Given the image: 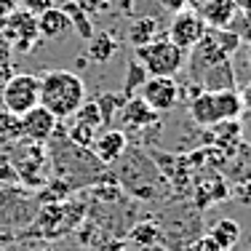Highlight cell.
Listing matches in <instances>:
<instances>
[{
    "mask_svg": "<svg viewBox=\"0 0 251 251\" xmlns=\"http://www.w3.org/2000/svg\"><path fill=\"white\" fill-rule=\"evenodd\" d=\"M94 251H128V243L118 235H104L97 246H94Z\"/></svg>",
    "mask_w": 251,
    "mask_h": 251,
    "instance_id": "obj_28",
    "label": "cell"
},
{
    "mask_svg": "<svg viewBox=\"0 0 251 251\" xmlns=\"http://www.w3.org/2000/svg\"><path fill=\"white\" fill-rule=\"evenodd\" d=\"M59 128V121L51 115L46 107H32L29 112L19 118V136L22 142H32V145H46Z\"/></svg>",
    "mask_w": 251,
    "mask_h": 251,
    "instance_id": "obj_8",
    "label": "cell"
},
{
    "mask_svg": "<svg viewBox=\"0 0 251 251\" xmlns=\"http://www.w3.org/2000/svg\"><path fill=\"white\" fill-rule=\"evenodd\" d=\"M243 251H251V241H249V246H246V249H243Z\"/></svg>",
    "mask_w": 251,
    "mask_h": 251,
    "instance_id": "obj_40",
    "label": "cell"
},
{
    "mask_svg": "<svg viewBox=\"0 0 251 251\" xmlns=\"http://www.w3.org/2000/svg\"><path fill=\"white\" fill-rule=\"evenodd\" d=\"M208 35L214 38V43L219 46V51L232 56L238 49H241V35L235 29H208Z\"/></svg>",
    "mask_w": 251,
    "mask_h": 251,
    "instance_id": "obj_23",
    "label": "cell"
},
{
    "mask_svg": "<svg viewBox=\"0 0 251 251\" xmlns=\"http://www.w3.org/2000/svg\"><path fill=\"white\" fill-rule=\"evenodd\" d=\"M73 123H80V126L94 128L99 134L101 126H104V121H101V112H99V104H97V101H83V104L73 112Z\"/></svg>",
    "mask_w": 251,
    "mask_h": 251,
    "instance_id": "obj_22",
    "label": "cell"
},
{
    "mask_svg": "<svg viewBox=\"0 0 251 251\" xmlns=\"http://www.w3.org/2000/svg\"><path fill=\"white\" fill-rule=\"evenodd\" d=\"M70 19H67V14H64L62 8H49V11H43V14H38V35L40 38H46V40H59L62 35H67L70 32Z\"/></svg>",
    "mask_w": 251,
    "mask_h": 251,
    "instance_id": "obj_14",
    "label": "cell"
},
{
    "mask_svg": "<svg viewBox=\"0 0 251 251\" xmlns=\"http://www.w3.org/2000/svg\"><path fill=\"white\" fill-rule=\"evenodd\" d=\"M118 163L121 169L115 174V182L121 184V190H128L145 203H155L166 195L169 182L160 174V166H155L152 155L145 150H126Z\"/></svg>",
    "mask_w": 251,
    "mask_h": 251,
    "instance_id": "obj_1",
    "label": "cell"
},
{
    "mask_svg": "<svg viewBox=\"0 0 251 251\" xmlns=\"http://www.w3.org/2000/svg\"><path fill=\"white\" fill-rule=\"evenodd\" d=\"M225 169H227V176L235 184L251 182V145L249 142H241V145L235 147V152L227 158Z\"/></svg>",
    "mask_w": 251,
    "mask_h": 251,
    "instance_id": "obj_16",
    "label": "cell"
},
{
    "mask_svg": "<svg viewBox=\"0 0 251 251\" xmlns=\"http://www.w3.org/2000/svg\"><path fill=\"white\" fill-rule=\"evenodd\" d=\"M155 3H158L160 8L166 11V14H171V16H174V14H179V11H184V8H187V3H184V0H155Z\"/></svg>",
    "mask_w": 251,
    "mask_h": 251,
    "instance_id": "obj_32",
    "label": "cell"
},
{
    "mask_svg": "<svg viewBox=\"0 0 251 251\" xmlns=\"http://www.w3.org/2000/svg\"><path fill=\"white\" fill-rule=\"evenodd\" d=\"M128 241L142 249H158L163 243V232H160V225L155 222H139L128 230Z\"/></svg>",
    "mask_w": 251,
    "mask_h": 251,
    "instance_id": "obj_19",
    "label": "cell"
},
{
    "mask_svg": "<svg viewBox=\"0 0 251 251\" xmlns=\"http://www.w3.org/2000/svg\"><path fill=\"white\" fill-rule=\"evenodd\" d=\"M22 3H25V11H29L32 16H38V14H43V11L53 8V0H22Z\"/></svg>",
    "mask_w": 251,
    "mask_h": 251,
    "instance_id": "obj_31",
    "label": "cell"
},
{
    "mask_svg": "<svg viewBox=\"0 0 251 251\" xmlns=\"http://www.w3.org/2000/svg\"><path fill=\"white\" fill-rule=\"evenodd\" d=\"M123 101H126V97H121V94H101V97L97 99L104 126H110V123H112V118H115V112L123 107Z\"/></svg>",
    "mask_w": 251,
    "mask_h": 251,
    "instance_id": "obj_24",
    "label": "cell"
},
{
    "mask_svg": "<svg viewBox=\"0 0 251 251\" xmlns=\"http://www.w3.org/2000/svg\"><path fill=\"white\" fill-rule=\"evenodd\" d=\"M0 99H3V110L11 115L22 118L32 107L40 104V77L19 73L11 75L8 80L0 86Z\"/></svg>",
    "mask_w": 251,
    "mask_h": 251,
    "instance_id": "obj_4",
    "label": "cell"
},
{
    "mask_svg": "<svg viewBox=\"0 0 251 251\" xmlns=\"http://www.w3.org/2000/svg\"><path fill=\"white\" fill-rule=\"evenodd\" d=\"M227 195H230V190H227L225 179L222 176H211L203 184H198V190H195V208L203 211V208H208L211 203L222 201V198H227Z\"/></svg>",
    "mask_w": 251,
    "mask_h": 251,
    "instance_id": "obj_18",
    "label": "cell"
},
{
    "mask_svg": "<svg viewBox=\"0 0 251 251\" xmlns=\"http://www.w3.org/2000/svg\"><path fill=\"white\" fill-rule=\"evenodd\" d=\"M238 97H241V104H243V112H249L251 115V83H246V86L238 91Z\"/></svg>",
    "mask_w": 251,
    "mask_h": 251,
    "instance_id": "obj_34",
    "label": "cell"
},
{
    "mask_svg": "<svg viewBox=\"0 0 251 251\" xmlns=\"http://www.w3.org/2000/svg\"><path fill=\"white\" fill-rule=\"evenodd\" d=\"M46 163H49V158H46L43 147L32 145V142H22L19 152H16V158L11 166H14V171H16V179L35 190V187H43V184L49 182Z\"/></svg>",
    "mask_w": 251,
    "mask_h": 251,
    "instance_id": "obj_5",
    "label": "cell"
},
{
    "mask_svg": "<svg viewBox=\"0 0 251 251\" xmlns=\"http://www.w3.org/2000/svg\"><path fill=\"white\" fill-rule=\"evenodd\" d=\"M64 136H67L73 145L86 147V150H88V147L94 145V139H97V131H94V128H86V126H80V123H73V126H70V131H67Z\"/></svg>",
    "mask_w": 251,
    "mask_h": 251,
    "instance_id": "obj_25",
    "label": "cell"
},
{
    "mask_svg": "<svg viewBox=\"0 0 251 251\" xmlns=\"http://www.w3.org/2000/svg\"><path fill=\"white\" fill-rule=\"evenodd\" d=\"M38 16H32L29 11H19L8 14L3 19V27H0V40L8 46H14L16 51H29L38 40Z\"/></svg>",
    "mask_w": 251,
    "mask_h": 251,
    "instance_id": "obj_6",
    "label": "cell"
},
{
    "mask_svg": "<svg viewBox=\"0 0 251 251\" xmlns=\"http://www.w3.org/2000/svg\"><path fill=\"white\" fill-rule=\"evenodd\" d=\"M206 29L208 27L203 25L198 11L184 8V11H179V14H174V19H171L169 32H166V35H169V40L176 46V49H182L184 53H187L203 38V35H206Z\"/></svg>",
    "mask_w": 251,
    "mask_h": 251,
    "instance_id": "obj_7",
    "label": "cell"
},
{
    "mask_svg": "<svg viewBox=\"0 0 251 251\" xmlns=\"http://www.w3.org/2000/svg\"><path fill=\"white\" fill-rule=\"evenodd\" d=\"M0 136H3V139H11V142L22 139L19 136V118L5 112V110H0Z\"/></svg>",
    "mask_w": 251,
    "mask_h": 251,
    "instance_id": "obj_27",
    "label": "cell"
},
{
    "mask_svg": "<svg viewBox=\"0 0 251 251\" xmlns=\"http://www.w3.org/2000/svg\"><path fill=\"white\" fill-rule=\"evenodd\" d=\"M232 3H235V5H238V11H243V8H246V5L251 3V0H232Z\"/></svg>",
    "mask_w": 251,
    "mask_h": 251,
    "instance_id": "obj_37",
    "label": "cell"
},
{
    "mask_svg": "<svg viewBox=\"0 0 251 251\" xmlns=\"http://www.w3.org/2000/svg\"><path fill=\"white\" fill-rule=\"evenodd\" d=\"M195 86H201L203 91H230V88H235V67H232V62L230 59L217 62L195 80Z\"/></svg>",
    "mask_w": 251,
    "mask_h": 251,
    "instance_id": "obj_13",
    "label": "cell"
},
{
    "mask_svg": "<svg viewBox=\"0 0 251 251\" xmlns=\"http://www.w3.org/2000/svg\"><path fill=\"white\" fill-rule=\"evenodd\" d=\"M91 155L99 160L101 166H112L121 160V155L128 150V136L123 134L121 128H107V131H99L94 145L88 147Z\"/></svg>",
    "mask_w": 251,
    "mask_h": 251,
    "instance_id": "obj_11",
    "label": "cell"
},
{
    "mask_svg": "<svg viewBox=\"0 0 251 251\" xmlns=\"http://www.w3.org/2000/svg\"><path fill=\"white\" fill-rule=\"evenodd\" d=\"M0 241H3V230H0Z\"/></svg>",
    "mask_w": 251,
    "mask_h": 251,
    "instance_id": "obj_41",
    "label": "cell"
},
{
    "mask_svg": "<svg viewBox=\"0 0 251 251\" xmlns=\"http://www.w3.org/2000/svg\"><path fill=\"white\" fill-rule=\"evenodd\" d=\"M11 77V67H8V62H0V86H3L5 80Z\"/></svg>",
    "mask_w": 251,
    "mask_h": 251,
    "instance_id": "obj_36",
    "label": "cell"
},
{
    "mask_svg": "<svg viewBox=\"0 0 251 251\" xmlns=\"http://www.w3.org/2000/svg\"><path fill=\"white\" fill-rule=\"evenodd\" d=\"M230 195H232V198H235L238 203H243V206H251V182L235 184V187L230 190Z\"/></svg>",
    "mask_w": 251,
    "mask_h": 251,
    "instance_id": "obj_30",
    "label": "cell"
},
{
    "mask_svg": "<svg viewBox=\"0 0 251 251\" xmlns=\"http://www.w3.org/2000/svg\"><path fill=\"white\" fill-rule=\"evenodd\" d=\"M249 67H251V46H249Z\"/></svg>",
    "mask_w": 251,
    "mask_h": 251,
    "instance_id": "obj_39",
    "label": "cell"
},
{
    "mask_svg": "<svg viewBox=\"0 0 251 251\" xmlns=\"http://www.w3.org/2000/svg\"><path fill=\"white\" fill-rule=\"evenodd\" d=\"M198 243H201V251H219V246H217V243H214L208 235H201Z\"/></svg>",
    "mask_w": 251,
    "mask_h": 251,
    "instance_id": "obj_35",
    "label": "cell"
},
{
    "mask_svg": "<svg viewBox=\"0 0 251 251\" xmlns=\"http://www.w3.org/2000/svg\"><path fill=\"white\" fill-rule=\"evenodd\" d=\"M43 251H62V249H53V246H49V249H43Z\"/></svg>",
    "mask_w": 251,
    "mask_h": 251,
    "instance_id": "obj_38",
    "label": "cell"
},
{
    "mask_svg": "<svg viewBox=\"0 0 251 251\" xmlns=\"http://www.w3.org/2000/svg\"><path fill=\"white\" fill-rule=\"evenodd\" d=\"M238 14L241 11L232 0H203L198 8V16L208 29H230L235 25Z\"/></svg>",
    "mask_w": 251,
    "mask_h": 251,
    "instance_id": "obj_12",
    "label": "cell"
},
{
    "mask_svg": "<svg viewBox=\"0 0 251 251\" xmlns=\"http://www.w3.org/2000/svg\"><path fill=\"white\" fill-rule=\"evenodd\" d=\"M62 11L67 14V19H70V27H75L77 29V35H80L83 40H91L94 35H97V29H94V22H91V16L88 14H83L80 8L70 0V3H64L62 5Z\"/></svg>",
    "mask_w": 251,
    "mask_h": 251,
    "instance_id": "obj_21",
    "label": "cell"
},
{
    "mask_svg": "<svg viewBox=\"0 0 251 251\" xmlns=\"http://www.w3.org/2000/svg\"><path fill=\"white\" fill-rule=\"evenodd\" d=\"M206 235L217 243L219 251H235L238 243H241V238H243V227L238 225L235 219H219Z\"/></svg>",
    "mask_w": 251,
    "mask_h": 251,
    "instance_id": "obj_15",
    "label": "cell"
},
{
    "mask_svg": "<svg viewBox=\"0 0 251 251\" xmlns=\"http://www.w3.org/2000/svg\"><path fill=\"white\" fill-rule=\"evenodd\" d=\"M73 3H75L77 8L83 11V14H88V16H97V14H101V11H107V5H110V0H73Z\"/></svg>",
    "mask_w": 251,
    "mask_h": 251,
    "instance_id": "obj_29",
    "label": "cell"
},
{
    "mask_svg": "<svg viewBox=\"0 0 251 251\" xmlns=\"http://www.w3.org/2000/svg\"><path fill=\"white\" fill-rule=\"evenodd\" d=\"M145 104H150L155 112L174 110L179 104V83L174 77H147L142 83V97Z\"/></svg>",
    "mask_w": 251,
    "mask_h": 251,
    "instance_id": "obj_9",
    "label": "cell"
},
{
    "mask_svg": "<svg viewBox=\"0 0 251 251\" xmlns=\"http://www.w3.org/2000/svg\"><path fill=\"white\" fill-rule=\"evenodd\" d=\"M147 77H150V75L142 70V64L136 62V59H131V64H128V77H126V99H128L131 94H134V88L142 86Z\"/></svg>",
    "mask_w": 251,
    "mask_h": 251,
    "instance_id": "obj_26",
    "label": "cell"
},
{
    "mask_svg": "<svg viewBox=\"0 0 251 251\" xmlns=\"http://www.w3.org/2000/svg\"><path fill=\"white\" fill-rule=\"evenodd\" d=\"M160 126V112H155L150 104H145L139 97H128L121 107V126L123 134L128 131H147Z\"/></svg>",
    "mask_w": 251,
    "mask_h": 251,
    "instance_id": "obj_10",
    "label": "cell"
},
{
    "mask_svg": "<svg viewBox=\"0 0 251 251\" xmlns=\"http://www.w3.org/2000/svg\"><path fill=\"white\" fill-rule=\"evenodd\" d=\"M115 53H118V40L112 38L110 32H99L88 40V59H94V62L104 64V62H110Z\"/></svg>",
    "mask_w": 251,
    "mask_h": 251,
    "instance_id": "obj_20",
    "label": "cell"
},
{
    "mask_svg": "<svg viewBox=\"0 0 251 251\" xmlns=\"http://www.w3.org/2000/svg\"><path fill=\"white\" fill-rule=\"evenodd\" d=\"M158 35H163V27H160V22L155 19V16H134V22H131L128 27V40L134 49H139V46H147L150 40H155Z\"/></svg>",
    "mask_w": 251,
    "mask_h": 251,
    "instance_id": "obj_17",
    "label": "cell"
},
{
    "mask_svg": "<svg viewBox=\"0 0 251 251\" xmlns=\"http://www.w3.org/2000/svg\"><path fill=\"white\" fill-rule=\"evenodd\" d=\"M184 53L182 49H176L169 40V35H158L155 40H150L147 46H139L134 53V59L142 64L150 77H174L176 73H182L184 67Z\"/></svg>",
    "mask_w": 251,
    "mask_h": 251,
    "instance_id": "obj_3",
    "label": "cell"
},
{
    "mask_svg": "<svg viewBox=\"0 0 251 251\" xmlns=\"http://www.w3.org/2000/svg\"><path fill=\"white\" fill-rule=\"evenodd\" d=\"M22 5V0H0V19H5L8 14H14Z\"/></svg>",
    "mask_w": 251,
    "mask_h": 251,
    "instance_id": "obj_33",
    "label": "cell"
},
{
    "mask_svg": "<svg viewBox=\"0 0 251 251\" xmlns=\"http://www.w3.org/2000/svg\"><path fill=\"white\" fill-rule=\"evenodd\" d=\"M86 101V83L70 70H49L40 77V107L51 112L56 121H67Z\"/></svg>",
    "mask_w": 251,
    "mask_h": 251,
    "instance_id": "obj_2",
    "label": "cell"
}]
</instances>
